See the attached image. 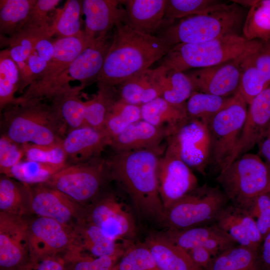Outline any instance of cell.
<instances>
[{
    "label": "cell",
    "instance_id": "cell-1",
    "mask_svg": "<svg viewBox=\"0 0 270 270\" xmlns=\"http://www.w3.org/2000/svg\"><path fill=\"white\" fill-rule=\"evenodd\" d=\"M162 150L115 152L106 162L108 174L120 184L138 211L146 217L163 222L164 209L158 184Z\"/></svg>",
    "mask_w": 270,
    "mask_h": 270
},
{
    "label": "cell",
    "instance_id": "cell-2",
    "mask_svg": "<svg viewBox=\"0 0 270 270\" xmlns=\"http://www.w3.org/2000/svg\"><path fill=\"white\" fill-rule=\"evenodd\" d=\"M112 42L96 81L119 86L150 68L171 47L160 37L134 30L123 22L116 24Z\"/></svg>",
    "mask_w": 270,
    "mask_h": 270
},
{
    "label": "cell",
    "instance_id": "cell-3",
    "mask_svg": "<svg viewBox=\"0 0 270 270\" xmlns=\"http://www.w3.org/2000/svg\"><path fill=\"white\" fill-rule=\"evenodd\" d=\"M3 134L20 144L50 145L62 142L68 128L55 108L44 99L24 100L2 110Z\"/></svg>",
    "mask_w": 270,
    "mask_h": 270
},
{
    "label": "cell",
    "instance_id": "cell-4",
    "mask_svg": "<svg viewBox=\"0 0 270 270\" xmlns=\"http://www.w3.org/2000/svg\"><path fill=\"white\" fill-rule=\"evenodd\" d=\"M246 16L241 6L232 2L230 4L222 2L206 12L174 22L165 28L160 38L172 48L238 34Z\"/></svg>",
    "mask_w": 270,
    "mask_h": 270
},
{
    "label": "cell",
    "instance_id": "cell-5",
    "mask_svg": "<svg viewBox=\"0 0 270 270\" xmlns=\"http://www.w3.org/2000/svg\"><path fill=\"white\" fill-rule=\"evenodd\" d=\"M260 40H248L239 34H230L196 44L172 46L160 64L178 72L212 66L238 58L254 50Z\"/></svg>",
    "mask_w": 270,
    "mask_h": 270
},
{
    "label": "cell",
    "instance_id": "cell-6",
    "mask_svg": "<svg viewBox=\"0 0 270 270\" xmlns=\"http://www.w3.org/2000/svg\"><path fill=\"white\" fill-rule=\"evenodd\" d=\"M216 180L231 204L246 210L258 196L270 189V166L259 155L246 153L223 170Z\"/></svg>",
    "mask_w": 270,
    "mask_h": 270
},
{
    "label": "cell",
    "instance_id": "cell-7",
    "mask_svg": "<svg viewBox=\"0 0 270 270\" xmlns=\"http://www.w3.org/2000/svg\"><path fill=\"white\" fill-rule=\"evenodd\" d=\"M248 104L239 90L208 124L211 161L220 172L232 161L246 116Z\"/></svg>",
    "mask_w": 270,
    "mask_h": 270
},
{
    "label": "cell",
    "instance_id": "cell-8",
    "mask_svg": "<svg viewBox=\"0 0 270 270\" xmlns=\"http://www.w3.org/2000/svg\"><path fill=\"white\" fill-rule=\"evenodd\" d=\"M195 190L164 210L163 222L170 230H184L215 222L227 206L228 200L218 188L203 186L194 192Z\"/></svg>",
    "mask_w": 270,
    "mask_h": 270
},
{
    "label": "cell",
    "instance_id": "cell-9",
    "mask_svg": "<svg viewBox=\"0 0 270 270\" xmlns=\"http://www.w3.org/2000/svg\"><path fill=\"white\" fill-rule=\"evenodd\" d=\"M108 174L106 160L98 158L68 164L44 184L58 190L78 203L94 198Z\"/></svg>",
    "mask_w": 270,
    "mask_h": 270
},
{
    "label": "cell",
    "instance_id": "cell-10",
    "mask_svg": "<svg viewBox=\"0 0 270 270\" xmlns=\"http://www.w3.org/2000/svg\"><path fill=\"white\" fill-rule=\"evenodd\" d=\"M166 148L191 169L204 174L211 162V139L208 125L189 118L167 138Z\"/></svg>",
    "mask_w": 270,
    "mask_h": 270
},
{
    "label": "cell",
    "instance_id": "cell-11",
    "mask_svg": "<svg viewBox=\"0 0 270 270\" xmlns=\"http://www.w3.org/2000/svg\"><path fill=\"white\" fill-rule=\"evenodd\" d=\"M90 46L84 30L72 36L54 40V51L42 74L26 88L22 99H44L52 84L66 70L73 60Z\"/></svg>",
    "mask_w": 270,
    "mask_h": 270
},
{
    "label": "cell",
    "instance_id": "cell-12",
    "mask_svg": "<svg viewBox=\"0 0 270 270\" xmlns=\"http://www.w3.org/2000/svg\"><path fill=\"white\" fill-rule=\"evenodd\" d=\"M29 260L60 255L74 242V228L46 218L37 216L29 221Z\"/></svg>",
    "mask_w": 270,
    "mask_h": 270
},
{
    "label": "cell",
    "instance_id": "cell-13",
    "mask_svg": "<svg viewBox=\"0 0 270 270\" xmlns=\"http://www.w3.org/2000/svg\"><path fill=\"white\" fill-rule=\"evenodd\" d=\"M84 220L99 228L106 236L117 241L134 236V220L126 206L113 194H107L85 210Z\"/></svg>",
    "mask_w": 270,
    "mask_h": 270
},
{
    "label": "cell",
    "instance_id": "cell-14",
    "mask_svg": "<svg viewBox=\"0 0 270 270\" xmlns=\"http://www.w3.org/2000/svg\"><path fill=\"white\" fill-rule=\"evenodd\" d=\"M30 186L32 214L72 228L84 220L85 210L58 190L46 184Z\"/></svg>",
    "mask_w": 270,
    "mask_h": 270
},
{
    "label": "cell",
    "instance_id": "cell-15",
    "mask_svg": "<svg viewBox=\"0 0 270 270\" xmlns=\"http://www.w3.org/2000/svg\"><path fill=\"white\" fill-rule=\"evenodd\" d=\"M112 38L108 36L94 41L83 50L52 84L46 96L50 98L70 84V82L78 80L85 86L96 80L102 68L110 48Z\"/></svg>",
    "mask_w": 270,
    "mask_h": 270
},
{
    "label": "cell",
    "instance_id": "cell-16",
    "mask_svg": "<svg viewBox=\"0 0 270 270\" xmlns=\"http://www.w3.org/2000/svg\"><path fill=\"white\" fill-rule=\"evenodd\" d=\"M159 192L164 210L194 190L197 178L192 169L174 152L166 148L160 160Z\"/></svg>",
    "mask_w": 270,
    "mask_h": 270
},
{
    "label": "cell",
    "instance_id": "cell-17",
    "mask_svg": "<svg viewBox=\"0 0 270 270\" xmlns=\"http://www.w3.org/2000/svg\"><path fill=\"white\" fill-rule=\"evenodd\" d=\"M29 220L0 212V268L13 270L29 260Z\"/></svg>",
    "mask_w": 270,
    "mask_h": 270
},
{
    "label": "cell",
    "instance_id": "cell-18",
    "mask_svg": "<svg viewBox=\"0 0 270 270\" xmlns=\"http://www.w3.org/2000/svg\"><path fill=\"white\" fill-rule=\"evenodd\" d=\"M245 55L212 66L193 69L185 73L192 82L196 91L230 96L239 90L241 62Z\"/></svg>",
    "mask_w": 270,
    "mask_h": 270
},
{
    "label": "cell",
    "instance_id": "cell-19",
    "mask_svg": "<svg viewBox=\"0 0 270 270\" xmlns=\"http://www.w3.org/2000/svg\"><path fill=\"white\" fill-rule=\"evenodd\" d=\"M112 139L105 130L84 125L68 130L61 144L68 164H74L100 158Z\"/></svg>",
    "mask_w": 270,
    "mask_h": 270
},
{
    "label": "cell",
    "instance_id": "cell-20",
    "mask_svg": "<svg viewBox=\"0 0 270 270\" xmlns=\"http://www.w3.org/2000/svg\"><path fill=\"white\" fill-rule=\"evenodd\" d=\"M241 69L239 92L248 104L270 86V40H260L254 50L245 55Z\"/></svg>",
    "mask_w": 270,
    "mask_h": 270
},
{
    "label": "cell",
    "instance_id": "cell-21",
    "mask_svg": "<svg viewBox=\"0 0 270 270\" xmlns=\"http://www.w3.org/2000/svg\"><path fill=\"white\" fill-rule=\"evenodd\" d=\"M122 0H83L82 12L85 16L84 34L90 46L96 40L106 36L116 24L124 22L125 8Z\"/></svg>",
    "mask_w": 270,
    "mask_h": 270
},
{
    "label": "cell",
    "instance_id": "cell-22",
    "mask_svg": "<svg viewBox=\"0 0 270 270\" xmlns=\"http://www.w3.org/2000/svg\"><path fill=\"white\" fill-rule=\"evenodd\" d=\"M270 123V86L248 104L241 134L231 164L260 143Z\"/></svg>",
    "mask_w": 270,
    "mask_h": 270
},
{
    "label": "cell",
    "instance_id": "cell-23",
    "mask_svg": "<svg viewBox=\"0 0 270 270\" xmlns=\"http://www.w3.org/2000/svg\"><path fill=\"white\" fill-rule=\"evenodd\" d=\"M215 224L240 246L258 250L263 240L256 222L250 214L232 204L222 210Z\"/></svg>",
    "mask_w": 270,
    "mask_h": 270
},
{
    "label": "cell",
    "instance_id": "cell-24",
    "mask_svg": "<svg viewBox=\"0 0 270 270\" xmlns=\"http://www.w3.org/2000/svg\"><path fill=\"white\" fill-rule=\"evenodd\" d=\"M171 132L165 127H158L140 120L112 138L110 147L115 152L144 149H161L160 145Z\"/></svg>",
    "mask_w": 270,
    "mask_h": 270
},
{
    "label": "cell",
    "instance_id": "cell-25",
    "mask_svg": "<svg viewBox=\"0 0 270 270\" xmlns=\"http://www.w3.org/2000/svg\"><path fill=\"white\" fill-rule=\"evenodd\" d=\"M125 6L124 22L138 32L153 34L162 26L166 0H122Z\"/></svg>",
    "mask_w": 270,
    "mask_h": 270
},
{
    "label": "cell",
    "instance_id": "cell-26",
    "mask_svg": "<svg viewBox=\"0 0 270 270\" xmlns=\"http://www.w3.org/2000/svg\"><path fill=\"white\" fill-rule=\"evenodd\" d=\"M145 244L160 270H203L186 250L174 244L164 234L150 236Z\"/></svg>",
    "mask_w": 270,
    "mask_h": 270
},
{
    "label": "cell",
    "instance_id": "cell-27",
    "mask_svg": "<svg viewBox=\"0 0 270 270\" xmlns=\"http://www.w3.org/2000/svg\"><path fill=\"white\" fill-rule=\"evenodd\" d=\"M74 246L89 256L97 258L108 256L119 259L126 248L104 235L98 226L85 220L74 228Z\"/></svg>",
    "mask_w": 270,
    "mask_h": 270
},
{
    "label": "cell",
    "instance_id": "cell-28",
    "mask_svg": "<svg viewBox=\"0 0 270 270\" xmlns=\"http://www.w3.org/2000/svg\"><path fill=\"white\" fill-rule=\"evenodd\" d=\"M119 86L120 98L134 105L141 106L161 96L155 68L148 69Z\"/></svg>",
    "mask_w": 270,
    "mask_h": 270
},
{
    "label": "cell",
    "instance_id": "cell-29",
    "mask_svg": "<svg viewBox=\"0 0 270 270\" xmlns=\"http://www.w3.org/2000/svg\"><path fill=\"white\" fill-rule=\"evenodd\" d=\"M84 88L81 85L74 87L69 85L48 99L68 130L85 125V102L80 96Z\"/></svg>",
    "mask_w": 270,
    "mask_h": 270
},
{
    "label": "cell",
    "instance_id": "cell-30",
    "mask_svg": "<svg viewBox=\"0 0 270 270\" xmlns=\"http://www.w3.org/2000/svg\"><path fill=\"white\" fill-rule=\"evenodd\" d=\"M140 110L142 120L156 126L166 128L171 134L189 118L186 104H174L162 97L142 106Z\"/></svg>",
    "mask_w": 270,
    "mask_h": 270
},
{
    "label": "cell",
    "instance_id": "cell-31",
    "mask_svg": "<svg viewBox=\"0 0 270 270\" xmlns=\"http://www.w3.org/2000/svg\"><path fill=\"white\" fill-rule=\"evenodd\" d=\"M29 185L2 174L0 178V212L24 216L32 214Z\"/></svg>",
    "mask_w": 270,
    "mask_h": 270
},
{
    "label": "cell",
    "instance_id": "cell-32",
    "mask_svg": "<svg viewBox=\"0 0 270 270\" xmlns=\"http://www.w3.org/2000/svg\"><path fill=\"white\" fill-rule=\"evenodd\" d=\"M155 70L161 90L160 97L174 104H186L196 91L187 74L184 72L171 70L162 65Z\"/></svg>",
    "mask_w": 270,
    "mask_h": 270
},
{
    "label": "cell",
    "instance_id": "cell-33",
    "mask_svg": "<svg viewBox=\"0 0 270 270\" xmlns=\"http://www.w3.org/2000/svg\"><path fill=\"white\" fill-rule=\"evenodd\" d=\"M36 0H0V38H8L25 26Z\"/></svg>",
    "mask_w": 270,
    "mask_h": 270
},
{
    "label": "cell",
    "instance_id": "cell-34",
    "mask_svg": "<svg viewBox=\"0 0 270 270\" xmlns=\"http://www.w3.org/2000/svg\"><path fill=\"white\" fill-rule=\"evenodd\" d=\"M96 94L85 102V125L104 130V124L116 98L114 86L98 82Z\"/></svg>",
    "mask_w": 270,
    "mask_h": 270
},
{
    "label": "cell",
    "instance_id": "cell-35",
    "mask_svg": "<svg viewBox=\"0 0 270 270\" xmlns=\"http://www.w3.org/2000/svg\"><path fill=\"white\" fill-rule=\"evenodd\" d=\"M205 270H258V250L235 245L214 256Z\"/></svg>",
    "mask_w": 270,
    "mask_h": 270
},
{
    "label": "cell",
    "instance_id": "cell-36",
    "mask_svg": "<svg viewBox=\"0 0 270 270\" xmlns=\"http://www.w3.org/2000/svg\"><path fill=\"white\" fill-rule=\"evenodd\" d=\"M242 30L247 40H270V0H252Z\"/></svg>",
    "mask_w": 270,
    "mask_h": 270
},
{
    "label": "cell",
    "instance_id": "cell-37",
    "mask_svg": "<svg viewBox=\"0 0 270 270\" xmlns=\"http://www.w3.org/2000/svg\"><path fill=\"white\" fill-rule=\"evenodd\" d=\"M82 12L81 0H68L63 7L56 12L52 22L50 24L51 37L66 38L81 33L80 14Z\"/></svg>",
    "mask_w": 270,
    "mask_h": 270
},
{
    "label": "cell",
    "instance_id": "cell-38",
    "mask_svg": "<svg viewBox=\"0 0 270 270\" xmlns=\"http://www.w3.org/2000/svg\"><path fill=\"white\" fill-rule=\"evenodd\" d=\"M232 96L224 97L195 91L186 104L188 115L208 125L214 116L228 104Z\"/></svg>",
    "mask_w": 270,
    "mask_h": 270
},
{
    "label": "cell",
    "instance_id": "cell-39",
    "mask_svg": "<svg viewBox=\"0 0 270 270\" xmlns=\"http://www.w3.org/2000/svg\"><path fill=\"white\" fill-rule=\"evenodd\" d=\"M20 72L16 64L10 56L8 48L0 52V108L16 103L18 98L15 94L18 91Z\"/></svg>",
    "mask_w": 270,
    "mask_h": 270
},
{
    "label": "cell",
    "instance_id": "cell-40",
    "mask_svg": "<svg viewBox=\"0 0 270 270\" xmlns=\"http://www.w3.org/2000/svg\"><path fill=\"white\" fill-rule=\"evenodd\" d=\"M67 165H54L25 160L14 166L8 176L29 186L44 184Z\"/></svg>",
    "mask_w": 270,
    "mask_h": 270
},
{
    "label": "cell",
    "instance_id": "cell-41",
    "mask_svg": "<svg viewBox=\"0 0 270 270\" xmlns=\"http://www.w3.org/2000/svg\"><path fill=\"white\" fill-rule=\"evenodd\" d=\"M140 120V106L128 104L119 98L108 116L104 130L113 138Z\"/></svg>",
    "mask_w": 270,
    "mask_h": 270
},
{
    "label": "cell",
    "instance_id": "cell-42",
    "mask_svg": "<svg viewBox=\"0 0 270 270\" xmlns=\"http://www.w3.org/2000/svg\"><path fill=\"white\" fill-rule=\"evenodd\" d=\"M222 2L215 0H166L162 26L166 28L178 20L206 12Z\"/></svg>",
    "mask_w": 270,
    "mask_h": 270
},
{
    "label": "cell",
    "instance_id": "cell-43",
    "mask_svg": "<svg viewBox=\"0 0 270 270\" xmlns=\"http://www.w3.org/2000/svg\"><path fill=\"white\" fill-rule=\"evenodd\" d=\"M221 230L216 224L211 226H196L182 230H171L164 234L172 242L188 251L202 246L210 238L218 234Z\"/></svg>",
    "mask_w": 270,
    "mask_h": 270
},
{
    "label": "cell",
    "instance_id": "cell-44",
    "mask_svg": "<svg viewBox=\"0 0 270 270\" xmlns=\"http://www.w3.org/2000/svg\"><path fill=\"white\" fill-rule=\"evenodd\" d=\"M66 270H114L118 259L108 256L94 258L71 247L62 256Z\"/></svg>",
    "mask_w": 270,
    "mask_h": 270
},
{
    "label": "cell",
    "instance_id": "cell-45",
    "mask_svg": "<svg viewBox=\"0 0 270 270\" xmlns=\"http://www.w3.org/2000/svg\"><path fill=\"white\" fill-rule=\"evenodd\" d=\"M114 270H160L145 244L128 245L116 262Z\"/></svg>",
    "mask_w": 270,
    "mask_h": 270
},
{
    "label": "cell",
    "instance_id": "cell-46",
    "mask_svg": "<svg viewBox=\"0 0 270 270\" xmlns=\"http://www.w3.org/2000/svg\"><path fill=\"white\" fill-rule=\"evenodd\" d=\"M61 143L50 145L22 144L26 160L54 165L68 164Z\"/></svg>",
    "mask_w": 270,
    "mask_h": 270
},
{
    "label": "cell",
    "instance_id": "cell-47",
    "mask_svg": "<svg viewBox=\"0 0 270 270\" xmlns=\"http://www.w3.org/2000/svg\"><path fill=\"white\" fill-rule=\"evenodd\" d=\"M24 152L22 144H17L6 136L0 138V172L8 176L12 168L22 160Z\"/></svg>",
    "mask_w": 270,
    "mask_h": 270
},
{
    "label": "cell",
    "instance_id": "cell-48",
    "mask_svg": "<svg viewBox=\"0 0 270 270\" xmlns=\"http://www.w3.org/2000/svg\"><path fill=\"white\" fill-rule=\"evenodd\" d=\"M246 210L254 219L264 240L270 232V197L268 194L264 193L258 196Z\"/></svg>",
    "mask_w": 270,
    "mask_h": 270
},
{
    "label": "cell",
    "instance_id": "cell-49",
    "mask_svg": "<svg viewBox=\"0 0 270 270\" xmlns=\"http://www.w3.org/2000/svg\"><path fill=\"white\" fill-rule=\"evenodd\" d=\"M60 0H36L25 25L49 27L48 14L54 10Z\"/></svg>",
    "mask_w": 270,
    "mask_h": 270
},
{
    "label": "cell",
    "instance_id": "cell-50",
    "mask_svg": "<svg viewBox=\"0 0 270 270\" xmlns=\"http://www.w3.org/2000/svg\"><path fill=\"white\" fill-rule=\"evenodd\" d=\"M13 270H66L65 260L60 255L29 260Z\"/></svg>",
    "mask_w": 270,
    "mask_h": 270
},
{
    "label": "cell",
    "instance_id": "cell-51",
    "mask_svg": "<svg viewBox=\"0 0 270 270\" xmlns=\"http://www.w3.org/2000/svg\"><path fill=\"white\" fill-rule=\"evenodd\" d=\"M32 51L36 52L48 64L54 54V40H52L50 36L42 38L38 42Z\"/></svg>",
    "mask_w": 270,
    "mask_h": 270
},
{
    "label": "cell",
    "instance_id": "cell-52",
    "mask_svg": "<svg viewBox=\"0 0 270 270\" xmlns=\"http://www.w3.org/2000/svg\"><path fill=\"white\" fill-rule=\"evenodd\" d=\"M193 261L203 270L210 264L214 257L204 248L198 246L186 251Z\"/></svg>",
    "mask_w": 270,
    "mask_h": 270
},
{
    "label": "cell",
    "instance_id": "cell-53",
    "mask_svg": "<svg viewBox=\"0 0 270 270\" xmlns=\"http://www.w3.org/2000/svg\"><path fill=\"white\" fill-rule=\"evenodd\" d=\"M258 270H270V232L258 250Z\"/></svg>",
    "mask_w": 270,
    "mask_h": 270
},
{
    "label": "cell",
    "instance_id": "cell-54",
    "mask_svg": "<svg viewBox=\"0 0 270 270\" xmlns=\"http://www.w3.org/2000/svg\"><path fill=\"white\" fill-rule=\"evenodd\" d=\"M26 62L34 76V80L42 74L48 64L46 62L32 51L31 52Z\"/></svg>",
    "mask_w": 270,
    "mask_h": 270
},
{
    "label": "cell",
    "instance_id": "cell-55",
    "mask_svg": "<svg viewBox=\"0 0 270 270\" xmlns=\"http://www.w3.org/2000/svg\"><path fill=\"white\" fill-rule=\"evenodd\" d=\"M258 146L260 154L270 166V123Z\"/></svg>",
    "mask_w": 270,
    "mask_h": 270
},
{
    "label": "cell",
    "instance_id": "cell-56",
    "mask_svg": "<svg viewBox=\"0 0 270 270\" xmlns=\"http://www.w3.org/2000/svg\"><path fill=\"white\" fill-rule=\"evenodd\" d=\"M268 194L270 196V190H269V191H268Z\"/></svg>",
    "mask_w": 270,
    "mask_h": 270
}]
</instances>
